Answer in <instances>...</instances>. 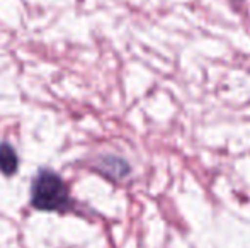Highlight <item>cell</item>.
<instances>
[{
  "instance_id": "cell-1",
  "label": "cell",
  "mask_w": 250,
  "mask_h": 248,
  "mask_svg": "<svg viewBox=\"0 0 250 248\" xmlns=\"http://www.w3.org/2000/svg\"><path fill=\"white\" fill-rule=\"evenodd\" d=\"M31 206L44 212H70L73 201L66 184L56 172L41 169L31 184Z\"/></svg>"
},
{
  "instance_id": "cell-2",
  "label": "cell",
  "mask_w": 250,
  "mask_h": 248,
  "mask_svg": "<svg viewBox=\"0 0 250 248\" xmlns=\"http://www.w3.org/2000/svg\"><path fill=\"white\" fill-rule=\"evenodd\" d=\"M97 170L101 173H104L107 179L112 180H121L123 177H126L129 173V165L125 160L118 158V156H105L99 162Z\"/></svg>"
},
{
  "instance_id": "cell-3",
  "label": "cell",
  "mask_w": 250,
  "mask_h": 248,
  "mask_svg": "<svg viewBox=\"0 0 250 248\" xmlns=\"http://www.w3.org/2000/svg\"><path fill=\"white\" fill-rule=\"evenodd\" d=\"M19 170V156L9 143H0V173L12 177Z\"/></svg>"
}]
</instances>
